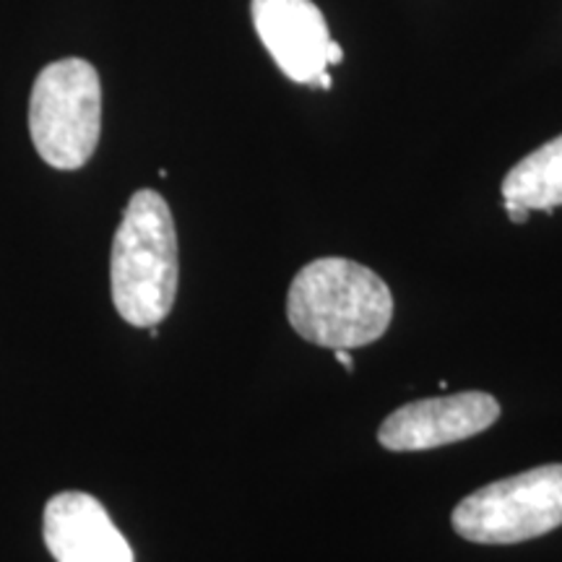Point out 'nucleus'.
Listing matches in <instances>:
<instances>
[{
  "label": "nucleus",
  "mask_w": 562,
  "mask_h": 562,
  "mask_svg": "<svg viewBox=\"0 0 562 562\" xmlns=\"http://www.w3.org/2000/svg\"><path fill=\"white\" fill-rule=\"evenodd\" d=\"M286 318L315 347L360 349L389 331L393 294L368 266L349 258H318L294 273Z\"/></svg>",
  "instance_id": "1"
},
{
  "label": "nucleus",
  "mask_w": 562,
  "mask_h": 562,
  "mask_svg": "<svg viewBox=\"0 0 562 562\" xmlns=\"http://www.w3.org/2000/svg\"><path fill=\"white\" fill-rule=\"evenodd\" d=\"M497 417H501V404L482 391L422 398L389 414L378 430V440L396 453L430 451L490 430Z\"/></svg>",
  "instance_id": "5"
},
{
  "label": "nucleus",
  "mask_w": 562,
  "mask_h": 562,
  "mask_svg": "<svg viewBox=\"0 0 562 562\" xmlns=\"http://www.w3.org/2000/svg\"><path fill=\"white\" fill-rule=\"evenodd\" d=\"M34 149L55 170H79L102 133V83L83 58H63L40 70L30 100Z\"/></svg>",
  "instance_id": "3"
},
{
  "label": "nucleus",
  "mask_w": 562,
  "mask_h": 562,
  "mask_svg": "<svg viewBox=\"0 0 562 562\" xmlns=\"http://www.w3.org/2000/svg\"><path fill=\"white\" fill-rule=\"evenodd\" d=\"M326 58H328V68H331V66H339V63L344 60V50H341L339 42H334V40H331V45H328Z\"/></svg>",
  "instance_id": "10"
},
{
  "label": "nucleus",
  "mask_w": 562,
  "mask_h": 562,
  "mask_svg": "<svg viewBox=\"0 0 562 562\" xmlns=\"http://www.w3.org/2000/svg\"><path fill=\"white\" fill-rule=\"evenodd\" d=\"M252 26L281 74L294 83H318L328 70L326 16L313 0H252Z\"/></svg>",
  "instance_id": "6"
},
{
  "label": "nucleus",
  "mask_w": 562,
  "mask_h": 562,
  "mask_svg": "<svg viewBox=\"0 0 562 562\" xmlns=\"http://www.w3.org/2000/svg\"><path fill=\"white\" fill-rule=\"evenodd\" d=\"M505 214H508L510 222L524 224V222H529L531 211L526 209V206H521V203H516V201H505Z\"/></svg>",
  "instance_id": "9"
},
{
  "label": "nucleus",
  "mask_w": 562,
  "mask_h": 562,
  "mask_svg": "<svg viewBox=\"0 0 562 562\" xmlns=\"http://www.w3.org/2000/svg\"><path fill=\"white\" fill-rule=\"evenodd\" d=\"M45 544L55 562H136L128 539L87 492H60L45 508Z\"/></svg>",
  "instance_id": "7"
},
{
  "label": "nucleus",
  "mask_w": 562,
  "mask_h": 562,
  "mask_svg": "<svg viewBox=\"0 0 562 562\" xmlns=\"http://www.w3.org/2000/svg\"><path fill=\"white\" fill-rule=\"evenodd\" d=\"M453 531L474 544H518L562 526V463L484 484L456 505Z\"/></svg>",
  "instance_id": "4"
},
{
  "label": "nucleus",
  "mask_w": 562,
  "mask_h": 562,
  "mask_svg": "<svg viewBox=\"0 0 562 562\" xmlns=\"http://www.w3.org/2000/svg\"><path fill=\"white\" fill-rule=\"evenodd\" d=\"M336 351V360H339V364L347 372H355V360H351L349 349H334Z\"/></svg>",
  "instance_id": "11"
},
{
  "label": "nucleus",
  "mask_w": 562,
  "mask_h": 562,
  "mask_svg": "<svg viewBox=\"0 0 562 562\" xmlns=\"http://www.w3.org/2000/svg\"><path fill=\"white\" fill-rule=\"evenodd\" d=\"M178 232L172 211L157 191L133 193L112 240V302L125 323L154 328L178 297Z\"/></svg>",
  "instance_id": "2"
},
{
  "label": "nucleus",
  "mask_w": 562,
  "mask_h": 562,
  "mask_svg": "<svg viewBox=\"0 0 562 562\" xmlns=\"http://www.w3.org/2000/svg\"><path fill=\"white\" fill-rule=\"evenodd\" d=\"M503 201L547 214L562 206V136L547 140L505 175Z\"/></svg>",
  "instance_id": "8"
}]
</instances>
